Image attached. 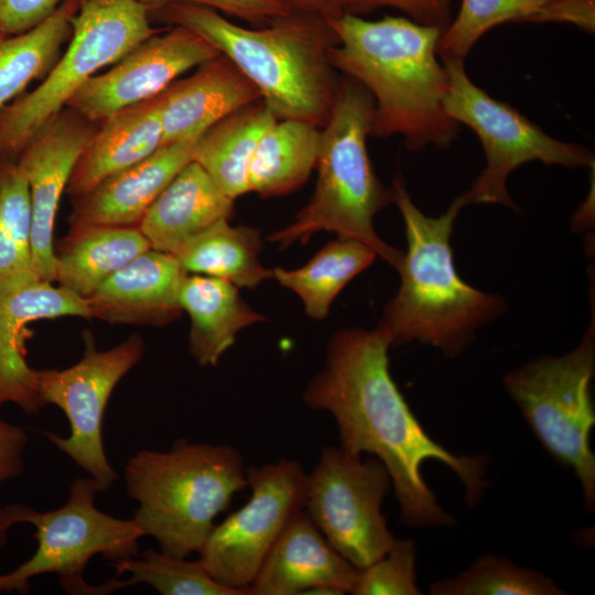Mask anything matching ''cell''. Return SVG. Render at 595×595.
<instances>
[{
	"label": "cell",
	"mask_w": 595,
	"mask_h": 595,
	"mask_svg": "<svg viewBox=\"0 0 595 595\" xmlns=\"http://www.w3.org/2000/svg\"><path fill=\"white\" fill-rule=\"evenodd\" d=\"M150 244L138 227L96 226L68 234L56 255L58 284L88 298Z\"/></svg>",
	"instance_id": "cell-26"
},
{
	"label": "cell",
	"mask_w": 595,
	"mask_h": 595,
	"mask_svg": "<svg viewBox=\"0 0 595 595\" xmlns=\"http://www.w3.org/2000/svg\"><path fill=\"white\" fill-rule=\"evenodd\" d=\"M507 22L571 23L592 33L595 0H462L439 39L437 55L442 61H464L486 32Z\"/></svg>",
	"instance_id": "cell-23"
},
{
	"label": "cell",
	"mask_w": 595,
	"mask_h": 595,
	"mask_svg": "<svg viewBox=\"0 0 595 595\" xmlns=\"http://www.w3.org/2000/svg\"><path fill=\"white\" fill-rule=\"evenodd\" d=\"M127 494L138 502L133 520L160 551L198 553L216 517L248 487L240 452L226 444L177 440L167 451L140 450L123 469Z\"/></svg>",
	"instance_id": "cell-5"
},
{
	"label": "cell",
	"mask_w": 595,
	"mask_h": 595,
	"mask_svg": "<svg viewBox=\"0 0 595 595\" xmlns=\"http://www.w3.org/2000/svg\"><path fill=\"white\" fill-rule=\"evenodd\" d=\"M178 303L191 318L188 350L199 366H216L237 333L264 317L255 312L230 282L208 275L182 280Z\"/></svg>",
	"instance_id": "cell-24"
},
{
	"label": "cell",
	"mask_w": 595,
	"mask_h": 595,
	"mask_svg": "<svg viewBox=\"0 0 595 595\" xmlns=\"http://www.w3.org/2000/svg\"><path fill=\"white\" fill-rule=\"evenodd\" d=\"M80 1L65 0L33 29L0 37V111L54 65L72 35Z\"/></svg>",
	"instance_id": "cell-29"
},
{
	"label": "cell",
	"mask_w": 595,
	"mask_h": 595,
	"mask_svg": "<svg viewBox=\"0 0 595 595\" xmlns=\"http://www.w3.org/2000/svg\"><path fill=\"white\" fill-rule=\"evenodd\" d=\"M29 186L15 162L0 164V279L33 270Z\"/></svg>",
	"instance_id": "cell-33"
},
{
	"label": "cell",
	"mask_w": 595,
	"mask_h": 595,
	"mask_svg": "<svg viewBox=\"0 0 595 595\" xmlns=\"http://www.w3.org/2000/svg\"><path fill=\"white\" fill-rule=\"evenodd\" d=\"M96 128L95 122L66 107L33 136L15 161L30 193L32 269L48 282L56 277L53 230L60 202Z\"/></svg>",
	"instance_id": "cell-15"
},
{
	"label": "cell",
	"mask_w": 595,
	"mask_h": 595,
	"mask_svg": "<svg viewBox=\"0 0 595 595\" xmlns=\"http://www.w3.org/2000/svg\"><path fill=\"white\" fill-rule=\"evenodd\" d=\"M376 256L364 242L338 237L304 266L294 270L274 269L273 278L300 296L310 317L322 320L343 288L368 268Z\"/></svg>",
	"instance_id": "cell-30"
},
{
	"label": "cell",
	"mask_w": 595,
	"mask_h": 595,
	"mask_svg": "<svg viewBox=\"0 0 595 595\" xmlns=\"http://www.w3.org/2000/svg\"><path fill=\"white\" fill-rule=\"evenodd\" d=\"M392 193L408 249L397 269L399 290L385 306L377 328L391 346L416 340L455 358L478 328L502 313L504 300L469 285L455 269L451 237L464 207L457 197L442 215L429 217L412 202L400 175L393 180Z\"/></svg>",
	"instance_id": "cell-4"
},
{
	"label": "cell",
	"mask_w": 595,
	"mask_h": 595,
	"mask_svg": "<svg viewBox=\"0 0 595 595\" xmlns=\"http://www.w3.org/2000/svg\"><path fill=\"white\" fill-rule=\"evenodd\" d=\"M85 340L84 355L75 365L37 370V392L44 407H58L69 423L66 437L48 431L43 434L84 469L101 493L118 479L104 446L105 410L118 382L142 359L144 342L133 334L112 348L97 350L90 336Z\"/></svg>",
	"instance_id": "cell-12"
},
{
	"label": "cell",
	"mask_w": 595,
	"mask_h": 595,
	"mask_svg": "<svg viewBox=\"0 0 595 595\" xmlns=\"http://www.w3.org/2000/svg\"><path fill=\"white\" fill-rule=\"evenodd\" d=\"M219 54L199 34L173 25L140 42L106 72L94 75L75 93L67 108L100 123L119 110L155 97L180 75Z\"/></svg>",
	"instance_id": "cell-14"
},
{
	"label": "cell",
	"mask_w": 595,
	"mask_h": 595,
	"mask_svg": "<svg viewBox=\"0 0 595 595\" xmlns=\"http://www.w3.org/2000/svg\"><path fill=\"white\" fill-rule=\"evenodd\" d=\"M196 140L164 144L75 198L68 217V234L96 226L138 227L160 193L192 160Z\"/></svg>",
	"instance_id": "cell-17"
},
{
	"label": "cell",
	"mask_w": 595,
	"mask_h": 595,
	"mask_svg": "<svg viewBox=\"0 0 595 595\" xmlns=\"http://www.w3.org/2000/svg\"><path fill=\"white\" fill-rule=\"evenodd\" d=\"M259 99L231 112L195 141L192 161L234 201L249 192V169L262 134L277 121Z\"/></svg>",
	"instance_id": "cell-25"
},
{
	"label": "cell",
	"mask_w": 595,
	"mask_h": 595,
	"mask_svg": "<svg viewBox=\"0 0 595 595\" xmlns=\"http://www.w3.org/2000/svg\"><path fill=\"white\" fill-rule=\"evenodd\" d=\"M246 476L248 501L214 524L198 560L216 582L249 594L281 532L304 510L307 474L300 462L283 458L246 466Z\"/></svg>",
	"instance_id": "cell-11"
},
{
	"label": "cell",
	"mask_w": 595,
	"mask_h": 595,
	"mask_svg": "<svg viewBox=\"0 0 595 595\" xmlns=\"http://www.w3.org/2000/svg\"><path fill=\"white\" fill-rule=\"evenodd\" d=\"M162 145L197 139L220 119L261 99L256 86L225 55L219 54L174 80L159 95Z\"/></svg>",
	"instance_id": "cell-20"
},
{
	"label": "cell",
	"mask_w": 595,
	"mask_h": 595,
	"mask_svg": "<svg viewBox=\"0 0 595 595\" xmlns=\"http://www.w3.org/2000/svg\"><path fill=\"white\" fill-rule=\"evenodd\" d=\"M292 11L303 12L333 21L344 14L340 0H282Z\"/></svg>",
	"instance_id": "cell-39"
},
{
	"label": "cell",
	"mask_w": 595,
	"mask_h": 595,
	"mask_svg": "<svg viewBox=\"0 0 595 595\" xmlns=\"http://www.w3.org/2000/svg\"><path fill=\"white\" fill-rule=\"evenodd\" d=\"M185 274L172 253L150 248L86 298L90 315L110 324L166 325L182 313Z\"/></svg>",
	"instance_id": "cell-19"
},
{
	"label": "cell",
	"mask_w": 595,
	"mask_h": 595,
	"mask_svg": "<svg viewBox=\"0 0 595 595\" xmlns=\"http://www.w3.org/2000/svg\"><path fill=\"white\" fill-rule=\"evenodd\" d=\"M374 115L371 94L357 80L340 78L332 113L321 128L314 193L293 221L269 240L285 247L298 240L305 244L320 230L334 231L364 242L398 269L403 253L374 228L375 215L393 202L392 188L377 177L367 151Z\"/></svg>",
	"instance_id": "cell-6"
},
{
	"label": "cell",
	"mask_w": 595,
	"mask_h": 595,
	"mask_svg": "<svg viewBox=\"0 0 595 595\" xmlns=\"http://www.w3.org/2000/svg\"><path fill=\"white\" fill-rule=\"evenodd\" d=\"M65 0H0V36L23 33L46 20Z\"/></svg>",
	"instance_id": "cell-37"
},
{
	"label": "cell",
	"mask_w": 595,
	"mask_h": 595,
	"mask_svg": "<svg viewBox=\"0 0 595 595\" xmlns=\"http://www.w3.org/2000/svg\"><path fill=\"white\" fill-rule=\"evenodd\" d=\"M358 572L302 510L285 526L248 591L250 595H302L329 586L346 594L351 593Z\"/></svg>",
	"instance_id": "cell-18"
},
{
	"label": "cell",
	"mask_w": 595,
	"mask_h": 595,
	"mask_svg": "<svg viewBox=\"0 0 595 595\" xmlns=\"http://www.w3.org/2000/svg\"><path fill=\"white\" fill-rule=\"evenodd\" d=\"M97 493L91 477L76 478L63 506L43 512L32 509L26 523L35 528L36 550L13 571L0 575V592L25 594L30 580L43 574L60 575L64 585L82 578L96 555L112 563L138 554L142 529L133 518H115L99 510Z\"/></svg>",
	"instance_id": "cell-13"
},
{
	"label": "cell",
	"mask_w": 595,
	"mask_h": 595,
	"mask_svg": "<svg viewBox=\"0 0 595 595\" xmlns=\"http://www.w3.org/2000/svg\"><path fill=\"white\" fill-rule=\"evenodd\" d=\"M595 372L594 323L565 355L534 358L504 377V386L545 452L577 477L584 506L595 509V424L591 381Z\"/></svg>",
	"instance_id": "cell-8"
},
{
	"label": "cell",
	"mask_w": 595,
	"mask_h": 595,
	"mask_svg": "<svg viewBox=\"0 0 595 595\" xmlns=\"http://www.w3.org/2000/svg\"><path fill=\"white\" fill-rule=\"evenodd\" d=\"M137 0H82L72 35L41 83L0 111V164L15 162L33 136L101 68L160 32Z\"/></svg>",
	"instance_id": "cell-7"
},
{
	"label": "cell",
	"mask_w": 595,
	"mask_h": 595,
	"mask_svg": "<svg viewBox=\"0 0 595 595\" xmlns=\"http://www.w3.org/2000/svg\"><path fill=\"white\" fill-rule=\"evenodd\" d=\"M160 99L119 110L101 121L82 151L67 193L78 198L108 176L140 162L162 147Z\"/></svg>",
	"instance_id": "cell-22"
},
{
	"label": "cell",
	"mask_w": 595,
	"mask_h": 595,
	"mask_svg": "<svg viewBox=\"0 0 595 595\" xmlns=\"http://www.w3.org/2000/svg\"><path fill=\"white\" fill-rule=\"evenodd\" d=\"M26 431L0 419V483L20 476L25 467Z\"/></svg>",
	"instance_id": "cell-38"
},
{
	"label": "cell",
	"mask_w": 595,
	"mask_h": 595,
	"mask_svg": "<svg viewBox=\"0 0 595 595\" xmlns=\"http://www.w3.org/2000/svg\"><path fill=\"white\" fill-rule=\"evenodd\" d=\"M63 316L91 317L87 300L39 278L33 270L0 279V408L14 403L37 414V370L25 359L28 324Z\"/></svg>",
	"instance_id": "cell-16"
},
{
	"label": "cell",
	"mask_w": 595,
	"mask_h": 595,
	"mask_svg": "<svg viewBox=\"0 0 595 595\" xmlns=\"http://www.w3.org/2000/svg\"><path fill=\"white\" fill-rule=\"evenodd\" d=\"M162 551L149 549L110 563L118 574L129 573L128 586L147 584L161 595H249L247 591L230 588L216 582L199 560L188 561Z\"/></svg>",
	"instance_id": "cell-31"
},
{
	"label": "cell",
	"mask_w": 595,
	"mask_h": 595,
	"mask_svg": "<svg viewBox=\"0 0 595 595\" xmlns=\"http://www.w3.org/2000/svg\"><path fill=\"white\" fill-rule=\"evenodd\" d=\"M161 18L186 28L229 58L256 86L277 119L322 128L337 96L339 79L329 63L337 36L329 22L291 11L261 28H245L220 12L192 3H171Z\"/></svg>",
	"instance_id": "cell-3"
},
{
	"label": "cell",
	"mask_w": 595,
	"mask_h": 595,
	"mask_svg": "<svg viewBox=\"0 0 595 595\" xmlns=\"http://www.w3.org/2000/svg\"><path fill=\"white\" fill-rule=\"evenodd\" d=\"M392 487L374 455L326 446L307 474L304 511L328 543L358 570L381 558L396 538L381 512Z\"/></svg>",
	"instance_id": "cell-10"
},
{
	"label": "cell",
	"mask_w": 595,
	"mask_h": 595,
	"mask_svg": "<svg viewBox=\"0 0 595 595\" xmlns=\"http://www.w3.org/2000/svg\"><path fill=\"white\" fill-rule=\"evenodd\" d=\"M329 24L337 36L331 65L374 98L371 137L398 134L411 151L450 148L461 125L444 108L448 77L436 51L443 31L390 15L366 20L344 13Z\"/></svg>",
	"instance_id": "cell-2"
},
{
	"label": "cell",
	"mask_w": 595,
	"mask_h": 595,
	"mask_svg": "<svg viewBox=\"0 0 595 595\" xmlns=\"http://www.w3.org/2000/svg\"><path fill=\"white\" fill-rule=\"evenodd\" d=\"M388 337L346 328L328 343L324 368L309 382L303 401L335 420L340 447L376 456L387 468L400 506V522L411 528L452 526L455 519L437 504L421 475L425 461L448 466L463 482L465 500L478 504L488 487L484 456L455 455L422 428L390 369Z\"/></svg>",
	"instance_id": "cell-1"
},
{
	"label": "cell",
	"mask_w": 595,
	"mask_h": 595,
	"mask_svg": "<svg viewBox=\"0 0 595 595\" xmlns=\"http://www.w3.org/2000/svg\"><path fill=\"white\" fill-rule=\"evenodd\" d=\"M260 232L249 226H231L221 219L188 240L173 256L186 272L225 280L253 289L273 278V270L264 268L259 253Z\"/></svg>",
	"instance_id": "cell-28"
},
{
	"label": "cell",
	"mask_w": 595,
	"mask_h": 595,
	"mask_svg": "<svg viewBox=\"0 0 595 595\" xmlns=\"http://www.w3.org/2000/svg\"><path fill=\"white\" fill-rule=\"evenodd\" d=\"M351 594L419 595L415 572V544L396 539L377 561L359 570Z\"/></svg>",
	"instance_id": "cell-34"
},
{
	"label": "cell",
	"mask_w": 595,
	"mask_h": 595,
	"mask_svg": "<svg viewBox=\"0 0 595 595\" xmlns=\"http://www.w3.org/2000/svg\"><path fill=\"white\" fill-rule=\"evenodd\" d=\"M234 199L190 161L148 208L138 228L154 250L175 253L217 221L229 219Z\"/></svg>",
	"instance_id": "cell-21"
},
{
	"label": "cell",
	"mask_w": 595,
	"mask_h": 595,
	"mask_svg": "<svg viewBox=\"0 0 595 595\" xmlns=\"http://www.w3.org/2000/svg\"><path fill=\"white\" fill-rule=\"evenodd\" d=\"M320 142V127L303 120L278 119L256 148L249 192L270 197L299 188L315 169Z\"/></svg>",
	"instance_id": "cell-27"
},
{
	"label": "cell",
	"mask_w": 595,
	"mask_h": 595,
	"mask_svg": "<svg viewBox=\"0 0 595 595\" xmlns=\"http://www.w3.org/2000/svg\"><path fill=\"white\" fill-rule=\"evenodd\" d=\"M433 595H564L548 575L513 564L506 558L485 554L455 577L435 582Z\"/></svg>",
	"instance_id": "cell-32"
},
{
	"label": "cell",
	"mask_w": 595,
	"mask_h": 595,
	"mask_svg": "<svg viewBox=\"0 0 595 595\" xmlns=\"http://www.w3.org/2000/svg\"><path fill=\"white\" fill-rule=\"evenodd\" d=\"M149 12H156L171 3H192L210 8L224 15L247 21L253 28L268 25L292 10L282 0H137Z\"/></svg>",
	"instance_id": "cell-35"
},
{
	"label": "cell",
	"mask_w": 595,
	"mask_h": 595,
	"mask_svg": "<svg viewBox=\"0 0 595 595\" xmlns=\"http://www.w3.org/2000/svg\"><path fill=\"white\" fill-rule=\"evenodd\" d=\"M443 64L448 77L445 111L478 136L486 159L485 169L469 190L457 197L464 207L499 204L517 209L507 190V178L530 161L594 167L595 156L589 149L550 137L515 108L475 85L465 71L464 61L447 60Z\"/></svg>",
	"instance_id": "cell-9"
},
{
	"label": "cell",
	"mask_w": 595,
	"mask_h": 595,
	"mask_svg": "<svg viewBox=\"0 0 595 595\" xmlns=\"http://www.w3.org/2000/svg\"><path fill=\"white\" fill-rule=\"evenodd\" d=\"M344 13L363 15L388 7L414 22L444 31L452 21L453 0H340Z\"/></svg>",
	"instance_id": "cell-36"
},
{
	"label": "cell",
	"mask_w": 595,
	"mask_h": 595,
	"mask_svg": "<svg viewBox=\"0 0 595 595\" xmlns=\"http://www.w3.org/2000/svg\"><path fill=\"white\" fill-rule=\"evenodd\" d=\"M1 37V36H0Z\"/></svg>",
	"instance_id": "cell-41"
},
{
	"label": "cell",
	"mask_w": 595,
	"mask_h": 595,
	"mask_svg": "<svg viewBox=\"0 0 595 595\" xmlns=\"http://www.w3.org/2000/svg\"><path fill=\"white\" fill-rule=\"evenodd\" d=\"M32 508L22 504L0 506V550L4 547L10 529L18 523H26Z\"/></svg>",
	"instance_id": "cell-40"
}]
</instances>
